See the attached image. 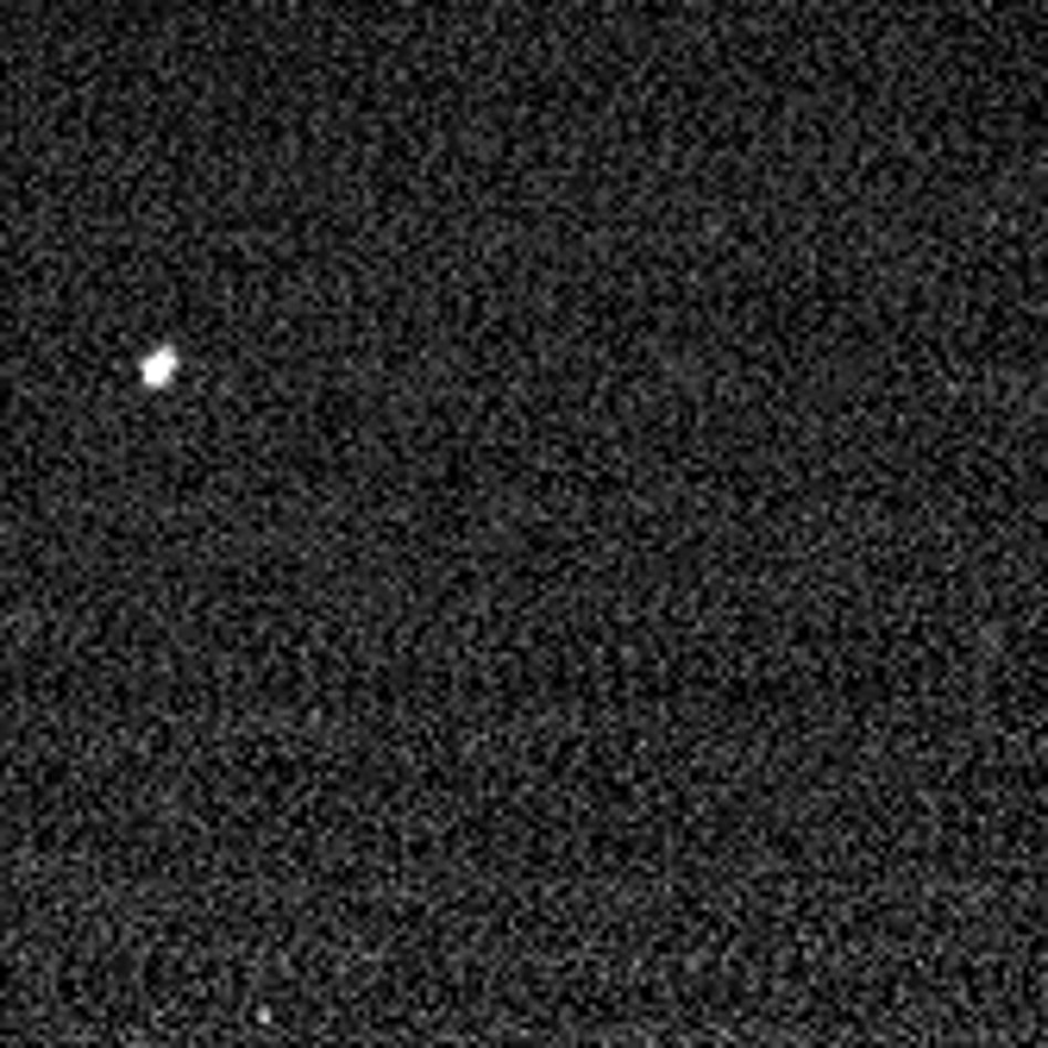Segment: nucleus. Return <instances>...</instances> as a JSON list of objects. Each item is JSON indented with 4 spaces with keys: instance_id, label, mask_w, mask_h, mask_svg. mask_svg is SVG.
I'll return each instance as SVG.
<instances>
[{
    "instance_id": "obj_1",
    "label": "nucleus",
    "mask_w": 1048,
    "mask_h": 1048,
    "mask_svg": "<svg viewBox=\"0 0 1048 1048\" xmlns=\"http://www.w3.org/2000/svg\"><path fill=\"white\" fill-rule=\"evenodd\" d=\"M176 370V352H157V358H145V384H164Z\"/></svg>"
}]
</instances>
